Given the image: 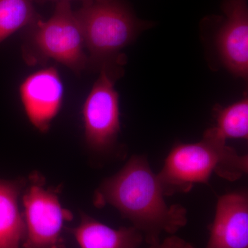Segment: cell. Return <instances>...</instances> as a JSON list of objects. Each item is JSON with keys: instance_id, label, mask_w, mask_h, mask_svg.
<instances>
[{"instance_id": "1", "label": "cell", "mask_w": 248, "mask_h": 248, "mask_svg": "<svg viewBox=\"0 0 248 248\" xmlns=\"http://www.w3.org/2000/svg\"><path fill=\"white\" fill-rule=\"evenodd\" d=\"M158 174L144 156L135 155L118 172L108 177L94 194L97 207L110 205L143 234L148 245L161 241L163 233L174 234L187 223L180 204L168 205Z\"/></svg>"}, {"instance_id": "2", "label": "cell", "mask_w": 248, "mask_h": 248, "mask_svg": "<svg viewBox=\"0 0 248 248\" xmlns=\"http://www.w3.org/2000/svg\"><path fill=\"white\" fill-rule=\"evenodd\" d=\"M248 155H240L211 128L197 143L174 145L158 174L165 196L186 193L213 174L234 182L247 174Z\"/></svg>"}, {"instance_id": "3", "label": "cell", "mask_w": 248, "mask_h": 248, "mask_svg": "<svg viewBox=\"0 0 248 248\" xmlns=\"http://www.w3.org/2000/svg\"><path fill=\"white\" fill-rule=\"evenodd\" d=\"M79 22L89 67L124 64L121 50L135 40L148 23L134 15L122 0H94L75 11Z\"/></svg>"}, {"instance_id": "4", "label": "cell", "mask_w": 248, "mask_h": 248, "mask_svg": "<svg viewBox=\"0 0 248 248\" xmlns=\"http://www.w3.org/2000/svg\"><path fill=\"white\" fill-rule=\"evenodd\" d=\"M23 52L28 63L53 60L79 74L89 67L84 39L70 2L57 3L51 17L29 26Z\"/></svg>"}, {"instance_id": "5", "label": "cell", "mask_w": 248, "mask_h": 248, "mask_svg": "<svg viewBox=\"0 0 248 248\" xmlns=\"http://www.w3.org/2000/svg\"><path fill=\"white\" fill-rule=\"evenodd\" d=\"M119 65L102 67L82 108L85 140L98 153L115 146L120 132L119 94L115 81L122 70Z\"/></svg>"}, {"instance_id": "6", "label": "cell", "mask_w": 248, "mask_h": 248, "mask_svg": "<svg viewBox=\"0 0 248 248\" xmlns=\"http://www.w3.org/2000/svg\"><path fill=\"white\" fill-rule=\"evenodd\" d=\"M26 234L22 248H63L62 230L71 214L58 195L33 177L23 197Z\"/></svg>"}, {"instance_id": "7", "label": "cell", "mask_w": 248, "mask_h": 248, "mask_svg": "<svg viewBox=\"0 0 248 248\" xmlns=\"http://www.w3.org/2000/svg\"><path fill=\"white\" fill-rule=\"evenodd\" d=\"M19 93L28 120L41 133H46L63 104L64 87L58 69L48 67L29 75Z\"/></svg>"}, {"instance_id": "8", "label": "cell", "mask_w": 248, "mask_h": 248, "mask_svg": "<svg viewBox=\"0 0 248 248\" xmlns=\"http://www.w3.org/2000/svg\"><path fill=\"white\" fill-rule=\"evenodd\" d=\"M226 18L216 37L217 50L223 66L232 74L248 77V8L247 0H225Z\"/></svg>"}, {"instance_id": "9", "label": "cell", "mask_w": 248, "mask_h": 248, "mask_svg": "<svg viewBox=\"0 0 248 248\" xmlns=\"http://www.w3.org/2000/svg\"><path fill=\"white\" fill-rule=\"evenodd\" d=\"M205 248H248V197L234 192L219 197Z\"/></svg>"}, {"instance_id": "10", "label": "cell", "mask_w": 248, "mask_h": 248, "mask_svg": "<svg viewBox=\"0 0 248 248\" xmlns=\"http://www.w3.org/2000/svg\"><path fill=\"white\" fill-rule=\"evenodd\" d=\"M71 231L80 248H140L144 240L133 226L116 229L86 214Z\"/></svg>"}, {"instance_id": "11", "label": "cell", "mask_w": 248, "mask_h": 248, "mask_svg": "<svg viewBox=\"0 0 248 248\" xmlns=\"http://www.w3.org/2000/svg\"><path fill=\"white\" fill-rule=\"evenodd\" d=\"M23 180L0 179V248H20L26 234L19 205Z\"/></svg>"}, {"instance_id": "12", "label": "cell", "mask_w": 248, "mask_h": 248, "mask_svg": "<svg viewBox=\"0 0 248 248\" xmlns=\"http://www.w3.org/2000/svg\"><path fill=\"white\" fill-rule=\"evenodd\" d=\"M216 125L212 130L220 138L248 140V97L245 94L241 100L223 107L217 105L213 109Z\"/></svg>"}, {"instance_id": "13", "label": "cell", "mask_w": 248, "mask_h": 248, "mask_svg": "<svg viewBox=\"0 0 248 248\" xmlns=\"http://www.w3.org/2000/svg\"><path fill=\"white\" fill-rule=\"evenodd\" d=\"M33 0H0V43L40 19Z\"/></svg>"}, {"instance_id": "14", "label": "cell", "mask_w": 248, "mask_h": 248, "mask_svg": "<svg viewBox=\"0 0 248 248\" xmlns=\"http://www.w3.org/2000/svg\"><path fill=\"white\" fill-rule=\"evenodd\" d=\"M149 248H195L190 243L179 237L177 235L171 234L163 241L150 245Z\"/></svg>"}, {"instance_id": "15", "label": "cell", "mask_w": 248, "mask_h": 248, "mask_svg": "<svg viewBox=\"0 0 248 248\" xmlns=\"http://www.w3.org/2000/svg\"><path fill=\"white\" fill-rule=\"evenodd\" d=\"M35 1H39V2H46V1H55V2H70L71 1H76V0H35ZM79 1H83V3L89 2V1H94V0H79Z\"/></svg>"}]
</instances>
